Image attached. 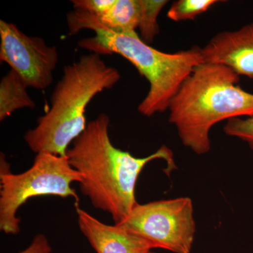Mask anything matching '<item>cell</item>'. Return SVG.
<instances>
[{"label":"cell","mask_w":253,"mask_h":253,"mask_svg":"<svg viewBox=\"0 0 253 253\" xmlns=\"http://www.w3.org/2000/svg\"><path fill=\"white\" fill-rule=\"evenodd\" d=\"M149 253H152V252H150Z\"/></svg>","instance_id":"obj_17"},{"label":"cell","mask_w":253,"mask_h":253,"mask_svg":"<svg viewBox=\"0 0 253 253\" xmlns=\"http://www.w3.org/2000/svg\"><path fill=\"white\" fill-rule=\"evenodd\" d=\"M70 35L83 29L95 36L78 42L82 49L101 55L119 54L135 66L149 83V90L138 106L143 116L151 117L169 109L171 101L195 68L205 63L201 48L166 53L145 43L137 33H121L103 26L94 15L74 9L67 15Z\"/></svg>","instance_id":"obj_2"},{"label":"cell","mask_w":253,"mask_h":253,"mask_svg":"<svg viewBox=\"0 0 253 253\" xmlns=\"http://www.w3.org/2000/svg\"><path fill=\"white\" fill-rule=\"evenodd\" d=\"M168 2L166 0H139L141 12L138 28L141 39L146 44L152 42L159 33L158 16Z\"/></svg>","instance_id":"obj_12"},{"label":"cell","mask_w":253,"mask_h":253,"mask_svg":"<svg viewBox=\"0 0 253 253\" xmlns=\"http://www.w3.org/2000/svg\"><path fill=\"white\" fill-rule=\"evenodd\" d=\"M109 126V116L99 115L87 123L68 149L66 156L81 174V192L95 208L109 213L115 224H118L138 204L136 184L145 166L154 160L162 159L167 163L168 174L176 166L172 151L166 146L145 158H136L118 149L111 142Z\"/></svg>","instance_id":"obj_1"},{"label":"cell","mask_w":253,"mask_h":253,"mask_svg":"<svg viewBox=\"0 0 253 253\" xmlns=\"http://www.w3.org/2000/svg\"><path fill=\"white\" fill-rule=\"evenodd\" d=\"M116 0H72L74 9L81 10L100 18L115 4Z\"/></svg>","instance_id":"obj_15"},{"label":"cell","mask_w":253,"mask_h":253,"mask_svg":"<svg viewBox=\"0 0 253 253\" xmlns=\"http://www.w3.org/2000/svg\"><path fill=\"white\" fill-rule=\"evenodd\" d=\"M0 60L7 63L28 87L43 90L54 81L59 53L42 38L27 36L16 25L1 20Z\"/></svg>","instance_id":"obj_7"},{"label":"cell","mask_w":253,"mask_h":253,"mask_svg":"<svg viewBox=\"0 0 253 253\" xmlns=\"http://www.w3.org/2000/svg\"><path fill=\"white\" fill-rule=\"evenodd\" d=\"M226 135L245 141L253 151V117L231 118L223 128Z\"/></svg>","instance_id":"obj_14"},{"label":"cell","mask_w":253,"mask_h":253,"mask_svg":"<svg viewBox=\"0 0 253 253\" xmlns=\"http://www.w3.org/2000/svg\"><path fill=\"white\" fill-rule=\"evenodd\" d=\"M224 65L204 63L184 82L169 104V122L184 146L198 155L211 149L213 126L231 118L253 117V94Z\"/></svg>","instance_id":"obj_3"},{"label":"cell","mask_w":253,"mask_h":253,"mask_svg":"<svg viewBox=\"0 0 253 253\" xmlns=\"http://www.w3.org/2000/svg\"><path fill=\"white\" fill-rule=\"evenodd\" d=\"M201 49L205 63L224 65L239 76L253 78V23L217 33Z\"/></svg>","instance_id":"obj_8"},{"label":"cell","mask_w":253,"mask_h":253,"mask_svg":"<svg viewBox=\"0 0 253 253\" xmlns=\"http://www.w3.org/2000/svg\"><path fill=\"white\" fill-rule=\"evenodd\" d=\"M78 225L97 253H149L154 246L123 226L109 225L76 206Z\"/></svg>","instance_id":"obj_9"},{"label":"cell","mask_w":253,"mask_h":253,"mask_svg":"<svg viewBox=\"0 0 253 253\" xmlns=\"http://www.w3.org/2000/svg\"><path fill=\"white\" fill-rule=\"evenodd\" d=\"M81 180V176L71 166L67 156L47 152L36 154L33 166L20 174L10 169L4 154L0 161V230L16 235L21 231L18 209L33 197L54 196L75 199L79 205V196L73 183Z\"/></svg>","instance_id":"obj_5"},{"label":"cell","mask_w":253,"mask_h":253,"mask_svg":"<svg viewBox=\"0 0 253 253\" xmlns=\"http://www.w3.org/2000/svg\"><path fill=\"white\" fill-rule=\"evenodd\" d=\"M118 225L140 236L154 249L174 253H191L196 230L189 197L138 204Z\"/></svg>","instance_id":"obj_6"},{"label":"cell","mask_w":253,"mask_h":253,"mask_svg":"<svg viewBox=\"0 0 253 253\" xmlns=\"http://www.w3.org/2000/svg\"><path fill=\"white\" fill-rule=\"evenodd\" d=\"M121 80L116 68L99 54L81 56L64 66L51 97V107L38 118L36 127L25 134L28 147L36 154L47 152L66 156L69 145L86 129L85 111L96 95L113 88Z\"/></svg>","instance_id":"obj_4"},{"label":"cell","mask_w":253,"mask_h":253,"mask_svg":"<svg viewBox=\"0 0 253 253\" xmlns=\"http://www.w3.org/2000/svg\"><path fill=\"white\" fill-rule=\"evenodd\" d=\"M219 1L217 0H177L171 4L167 16L175 22L194 20Z\"/></svg>","instance_id":"obj_13"},{"label":"cell","mask_w":253,"mask_h":253,"mask_svg":"<svg viewBox=\"0 0 253 253\" xmlns=\"http://www.w3.org/2000/svg\"><path fill=\"white\" fill-rule=\"evenodd\" d=\"M28 86L13 70L1 78L0 82V121L11 116L14 111L36 107L33 100L28 94Z\"/></svg>","instance_id":"obj_10"},{"label":"cell","mask_w":253,"mask_h":253,"mask_svg":"<svg viewBox=\"0 0 253 253\" xmlns=\"http://www.w3.org/2000/svg\"><path fill=\"white\" fill-rule=\"evenodd\" d=\"M51 247L47 238L44 234H38L32 241L31 245L19 253H51Z\"/></svg>","instance_id":"obj_16"},{"label":"cell","mask_w":253,"mask_h":253,"mask_svg":"<svg viewBox=\"0 0 253 253\" xmlns=\"http://www.w3.org/2000/svg\"><path fill=\"white\" fill-rule=\"evenodd\" d=\"M141 7L139 0H116L101 17L100 23L111 31L121 33H135L139 26Z\"/></svg>","instance_id":"obj_11"}]
</instances>
